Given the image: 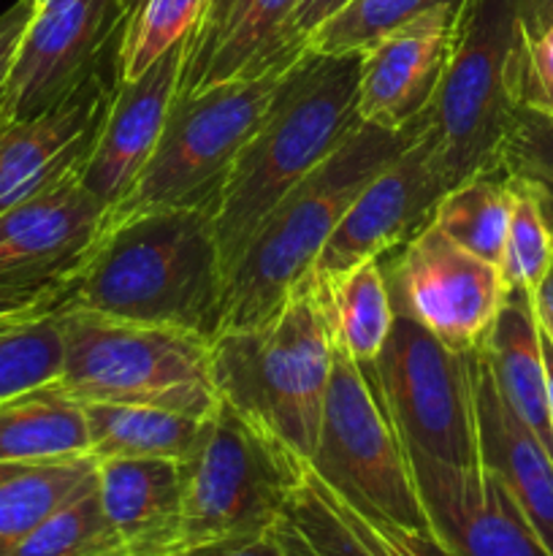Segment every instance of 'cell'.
Segmentation results:
<instances>
[{
    "instance_id": "obj_23",
    "label": "cell",
    "mask_w": 553,
    "mask_h": 556,
    "mask_svg": "<svg viewBox=\"0 0 553 556\" xmlns=\"http://www.w3.org/2000/svg\"><path fill=\"white\" fill-rule=\"evenodd\" d=\"M90 456L87 418L63 386H36L0 402V462H43Z\"/></svg>"
},
{
    "instance_id": "obj_32",
    "label": "cell",
    "mask_w": 553,
    "mask_h": 556,
    "mask_svg": "<svg viewBox=\"0 0 553 556\" xmlns=\"http://www.w3.org/2000/svg\"><path fill=\"white\" fill-rule=\"evenodd\" d=\"M464 0H352L307 41L320 54H363L369 47L415 16Z\"/></svg>"
},
{
    "instance_id": "obj_35",
    "label": "cell",
    "mask_w": 553,
    "mask_h": 556,
    "mask_svg": "<svg viewBox=\"0 0 553 556\" xmlns=\"http://www.w3.org/2000/svg\"><path fill=\"white\" fill-rule=\"evenodd\" d=\"M513 96L520 109L553 117V22L531 38L518 30L513 52Z\"/></svg>"
},
{
    "instance_id": "obj_42",
    "label": "cell",
    "mask_w": 553,
    "mask_h": 556,
    "mask_svg": "<svg viewBox=\"0 0 553 556\" xmlns=\"http://www.w3.org/2000/svg\"><path fill=\"white\" fill-rule=\"evenodd\" d=\"M531 304H535V315H537V324H540V331L553 345V266L545 275V280H542L540 286H537V291L531 293Z\"/></svg>"
},
{
    "instance_id": "obj_25",
    "label": "cell",
    "mask_w": 553,
    "mask_h": 556,
    "mask_svg": "<svg viewBox=\"0 0 553 556\" xmlns=\"http://www.w3.org/2000/svg\"><path fill=\"white\" fill-rule=\"evenodd\" d=\"M293 5L296 0H233L193 90L217 81L249 79L274 65H291L301 58L304 47H298L287 33Z\"/></svg>"
},
{
    "instance_id": "obj_9",
    "label": "cell",
    "mask_w": 553,
    "mask_h": 556,
    "mask_svg": "<svg viewBox=\"0 0 553 556\" xmlns=\"http://www.w3.org/2000/svg\"><path fill=\"white\" fill-rule=\"evenodd\" d=\"M307 467L361 514L432 532L404 440L396 432L372 367H361L336 348L318 443Z\"/></svg>"
},
{
    "instance_id": "obj_2",
    "label": "cell",
    "mask_w": 553,
    "mask_h": 556,
    "mask_svg": "<svg viewBox=\"0 0 553 556\" xmlns=\"http://www.w3.org/2000/svg\"><path fill=\"white\" fill-rule=\"evenodd\" d=\"M361 54L304 49L239 152L215 210L222 269H233L263 217L358 128Z\"/></svg>"
},
{
    "instance_id": "obj_26",
    "label": "cell",
    "mask_w": 553,
    "mask_h": 556,
    "mask_svg": "<svg viewBox=\"0 0 553 556\" xmlns=\"http://www.w3.org/2000/svg\"><path fill=\"white\" fill-rule=\"evenodd\" d=\"M85 407L90 456L103 459H177L184 462L198 443L206 418L144 405H106L92 402Z\"/></svg>"
},
{
    "instance_id": "obj_44",
    "label": "cell",
    "mask_w": 553,
    "mask_h": 556,
    "mask_svg": "<svg viewBox=\"0 0 553 556\" xmlns=\"http://www.w3.org/2000/svg\"><path fill=\"white\" fill-rule=\"evenodd\" d=\"M27 467H33V465H16V462H0V483L9 481V478H14V476H20V472L27 470Z\"/></svg>"
},
{
    "instance_id": "obj_21",
    "label": "cell",
    "mask_w": 553,
    "mask_h": 556,
    "mask_svg": "<svg viewBox=\"0 0 553 556\" xmlns=\"http://www.w3.org/2000/svg\"><path fill=\"white\" fill-rule=\"evenodd\" d=\"M98 497L128 556H171L182 543V462L103 459Z\"/></svg>"
},
{
    "instance_id": "obj_41",
    "label": "cell",
    "mask_w": 553,
    "mask_h": 556,
    "mask_svg": "<svg viewBox=\"0 0 553 556\" xmlns=\"http://www.w3.org/2000/svg\"><path fill=\"white\" fill-rule=\"evenodd\" d=\"M520 33L526 38L537 36L553 22V0H518Z\"/></svg>"
},
{
    "instance_id": "obj_10",
    "label": "cell",
    "mask_w": 553,
    "mask_h": 556,
    "mask_svg": "<svg viewBox=\"0 0 553 556\" xmlns=\"http://www.w3.org/2000/svg\"><path fill=\"white\" fill-rule=\"evenodd\" d=\"M472 353L450 351L415 320L396 315L372 372L404 448L450 465H475Z\"/></svg>"
},
{
    "instance_id": "obj_14",
    "label": "cell",
    "mask_w": 553,
    "mask_h": 556,
    "mask_svg": "<svg viewBox=\"0 0 553 556\" xmlns=\"http://www.w3.org/2000/svg\"><path fill=\"white\" fill-rule=\"evenodd\" d=\"M448 190L415 128L410 144L352 199L307 277L339 275L363 261L385 258L432 223L434 210Z\"/></svg>"
},
{
    "instance_id": "obj_12",
    "label": "cell",
    "mask_w": 553,
    "mask_h": 556,
    "mask_svg": "<svg viewBox=\"0 0 553 556\" xmlns=\"http://www.w3.org/2000/svg\"><path fill=\"white\" fill-rule=\"evenodd\" d=\"M125 16L117 0H76L36 11L11 65V119H33L63 106L103 76V60L119 52Z\"/></svg>"
},
{
    "instance_id": "obj_27",
    "label": "cell",
    "mask_w": 553,
    "mask_h": 556,
    "mask_svg": "<svg viewBox=\"0 0 553 556\" xmlns=\"http://www.w3.org/2000/svg\"><path fill=\"white\" fill-rule=\"evenodd\" d=\"M515 188L502 172L464 179L439 199L432 226L466 253L499 266L513 217Z\"/></svg>"
},
{
    "instance_id": "obj_38",
    "label": "cell",
    "mask_w": 553,
    "mask_h": 556,
    "mask_svg": "<svg viewBox=\"0 0 553 556\" xmlns=\"http://www.w3.org/2000/svg\"><path fill=\"white\" fill-rule=\"evenodd\" d=\"M233 0H206L204 16H201V25L195 30L193 41H190L188 60H184V74H182V87H179V96L193 90L198 85L201 74H204V65L209 60L211 47H215L217 36H220L222 25L228 20V11H231Z\"/></svg>"
},
{
    "instance_id": "obj_6",
    "label": "cell",
    "mask_w": 553,
    "mask_h": 556,
    "mask_svg": "<svg viewBox=\"0 0 553 556\" xmlns=\"http://www.w3.org/2000/svg\"><path fill=\"white\" fill-rule=\"evenodd\" d=\"M518 16V0H464L461 5L448 68L417 123V136L448 188L499 172V152L518 109L513 96Z\"/></svg>"
},
{
    "instance_id": "obj_13",
    "label": "cell",
    "mask_w": 553,
    "mask_h": 556,
    "mask_svg": "<svg viewBox=\"0 0 553 556\" xmlns=\"http://www.w3.org/2000/svg\"><path fill=\"white\" fill-rule=\"evenodd\" d=\"M432 535L450 556H553L510 489L480 462L450 465L407 448Z\"/></svg>"
},
{
    "instance_id": "obj_33",
    "label": "cell",
    "mask_w": 553,
    "mask_h": 556,
    "mask_svg": "<svg viewBox=\"0 0 553 556\" xmlns=\"http://www.w3.org/2000/svg\"><path fill=\"white\" fill-rule=\"evenodd\" d=\"M499 172L535 195L553 233V117L515 109L499 152Z\"/></svg>"
},
{
    "instance_id": "obj_46",
    "label": "cell",
    "mask_w": 553,
    "mask_h": 556,
    "mask_svg": "<svg viewBox=\"0 0 553 556\" xmlns=\"http://www.w3.org/2000/svg\"><path fill=\"white\" fill-rule=\"evenodd\" d=\"M76 3V0H43L36 11H54V9H63V5Z\"/></svg>"
},
{
    "instance_id": "obj_16",
    "label": "cell",
    "mask_w": 553,
    "mask_h": 556,
    "mask_svg": "<svg viewBox=\"0 0 553 556\" xmlns=\"http://www.w3.org/2000/svg\"><path fill=\"white\" fill-rule=\"evenodd\" d=\"M461 5H437L361 54V123L390 134H404L421 123L448 68Z\"/></svg>"
},
{
    "instance_id": "obj_22",
    "label": "cell",
    "mask_w": 553,
    "mask_h": 556,
    "mask_svg": "<svg viewBox=\"0 0 553 556\" xmlns=\"http://www.w3.org/2000/svg\"><path fill=\"white\" fill-rule=\"evenodd\" d=\"M480 353L486 356L493 383L504 402L553 451L545 353H542V331L537 324L531 293H507L491 331L483 340Z\"/></svg>"
},
{
    "instance_id": "obj_24",
    "label": "cell",
    "mask_w": 553,
    "mask_h": 556,
    "mask_svg": "<svg viewBox=\"0 0 553 556\" xmlns=\"http://www.w3.org/2000/svg\"><path fill=\"white\" fill-rule=\"evenodd\" d=\"M307 280L318 293L336 351L361 367H372L396 320L383 261H363L339 275Z\"/></svg>"
},
{
    "instance_id": "obj_43",
    "label": "cell",
    "mask_w": 553,
    "mask_h": 556,
    "mask_svg": "<svg viewBox=\"0 0 553 556\" xmlns=\"http://www.w3.org/2000/svg\"><path fill=\"white\" fill-rule=\"evenodd\" d=\"M542 353H545V375H548V413H551V429H553V345L548 337L542 334Z\"/></svg>"
},
{
    "instance_id": "obj_4",
    "label": "cell",
    "mask_w": 553,
    "mask_h": 556,
    "mask_svg": "<svg viewBox=\"0 0 553 556\" xmlns=\"http://www.w3.org/2000/svg\"><path fill=\"white\" fill-rule=\"evenodd\" d=\"M334 367V340L312 282L301 280L263 324L211 340L217 396L304 462L312 456Z\"/></svg>"
},
{
    "instance_id": "obj_36",
    "label": "cell",
    "mask_w": 553,
    "mask_h": 556,
    "mask_svg": "<svg viewBox=\"0 0 553 556\" xmlns=\"http://www.w3.org/2000/svg\"><path fill=\"white\" fill-rule=\"evenodd\" d=\"M171 556H307L280 527H269L253 535L226 538V541L201 543V546L182 548Z\"/></svg>"
},
{
    "instance_id": "obj_20",
    "label": "cell",
    "mask_w": 553,
    "mask_h": 556,
    "mask_svg": "<svg viewBox=\"0 0 553 556\" xmlns=\"http://www.w3.org/2000/svg\"><path fill=\"white\" fill-rule=\"evenodd\" d=\"M276 527L307 556H450L432 532L407 530L352 508L309 467Z\"/></svg>"
},
{
    "instance_id": "obj_15",
    "label": "cell",
    "mask_w": 553,
    "mask_h": 556,
    "mask_svg": "<svg viewBox=\"0 0 553 556\" xmlns=\"http://www.w3.org/2000/svg\"><path fill=\"white\" fill-rule=\"evenodd\" d=\"M106 217L79 172L11 206L0 215V282L70 286Z\"/></svg>"
},
{
    "instance_id": "obj_40",
    "label": "cell",
    "mask_w": 553,
    "mask_h": 556,
    "mask_svg": "<svg viewBox=\"0 0 553 556\" xmlns=\"http://www.w3.org/2000/svg\"><path fill=\"white\" fill-rule=\"evenodd\" d=\"M350 3L352 0H296L287 33H291V38L298 47L307 49L309 38H312L325 22L334 20L339 11H345Z\"/></svg>"
},
{
    "instance_id": "obj_45",
    "label": "cell",
    "mask_w": 553,
    "mask_h": 556,
    "mask_svg": "<svg viewBox=\"0 0 553 556\" xmlns=\"http://www.w3.org/2000/svg\"><path fill=\"white\" fill-rule=\"evenodd\" d=\"M141 3H144V0H117V5H119V11H123L125 22H128L130 16H133L136 11H139Z\"/></svg>"
},
{
    "instance_id": "obj_29",
    "label": "cell",
    "mask_w": 553,
    "mask_h": 556,
    "mask_svg": "<svg viewBox=\"0 0 553 556\" xmlns=\"http://www.w3.org/2000/svg\"><path fill=\"white\" fill-rule=\"evenodd\" d=\"M11 556H128L98 497V472L90 486L60 505Z\"/></svg>"
},
{
    "instance_id": "obj_34",
    "label": "cell",
    "mask_w": 553,
    "mask_h": 556,
    "mask_svg": "<svg viewBox=\"0 0 553 556\" xmlns=\"http://www.w3.org/2000/svg\"><path fill=\"white\" fill-rule=\"evenodd\" d=\"M510 182L515 188V204L499 271L507 291L535 293L553 266V233L535 195L515 179Z\"/></svg>"
},
{
    "instance_id": "obj_39",
    "label": "cell",
    "mask_w": 553,
    "mask_h": 556,
    "mask_svg": "<svg viewBox=\"0 0 553 556\" xmlns=\"http://www.w3.org/2000/svg\"><path fill=\"white\" fill-rule=\"evenodd\" d=\"M68 286H9L0 282V318H38L65 304Z\"/></svg>"
},
{
    "instance_id": "obj_11",
    "label": "cell",
    "mask_w": 553,
    "mask_h": 556,
    "mask_svg": "<svg viewBox=\"0 0 553 556\" xmlns=\"http://www.w3.org/2000/svg\"><path fill=\"white\" fill-rule=\"evenodd\" d=\"M380 261L394 313L455 353L483 345L510 293L499 266L466 253L432 223Z\"/></svg>"
},
{
    "instance_id": "obj_1",
    "label": "cell",
    "mask_w": 553,
    "mask_h": 556,
    "mask_svg": "<svg viewBox=\"0 0 553 556\" xmlns=\"http://www.w3.org/2000/svg\"><path fill=\"white\" fill-rule=\"evenodd\" d=\"M226 269L211 206H171L106 223L63 307L215 340Z\"/></svg>"
},
{
    "instance_id": "obj_19",
    "label": "cell",
    "mask_w": 553,
    "mask_h": 556,
    "mask_svg": "<svg viewBox=\"0 0 553 556\" xmlns=\"http://www.w3.org/2000/svg\"><path fill=\"white\" fill-rule=\"evenodd\" d=\"M477 462L493 472L553 554V451L499 394L480 348L472 353Z\"/></svg>"
},
{
    "instance_id": "obj_28",
    "label": "cell",
    "mask_w": 553,
    "mask_h": 556,
    "mask_svg": "<svg viewBox=\"0 0 553 556\" xmlns=\"http://www.w3.org/2000/svg\"><path fill=\"white\" fill-rule=\"evenodd\" d=\"M95 472L98 465L92 456H76L33 465L0 483V556L14 554V548L60 505L90 486Z\"/></svg>"
},
{
    "instance_id": "obj_47",
    "label": "cell",
    "mask_w": 553,
    "mask_h": 556,
    "mask_svg": "<svg viewBox=\"0 0 553 556\" xmlns=\"http://www.w3.org/2000/svg\"><path fill=\"white\" fill-rule=\"evenodd\" d=\"M22 320H30V318H0V329H5V326L22 324Z\"/></svg>"
},
{
    "instance_id": "obj_31",
    "label": "cell",
    "mask_w": 553,
    "mask_h": 556,
    "mask_svg": "<svg viewBox=\"0 0 553 556\" xmlns=\"http://www.w3.org/2000/svg\"><path fill=\"white\" fill-rule=\"evenodd\" d=\"M206 0H144L125 22L117 54V79H133L160 54L193 41Z\"/></svg>"
},
{
    "instance_id": "obj_5",
    "label": "cell",
    "mask_w": 553,
    "mask_h": 556,
    "mask_svg": "<svg viewBox=\"0 0 553 556\" xmlns=\"http://www.w3.org/2000/svg\"><path fill=\"white\" fill-rule=\"evenodd\" d=\"M63 372L81 405H144L206 418L217 405L211 340L168 326L60 307Z\"/></svg>"
},
{
    "instance_id": "obj_18",
    "label": "cell",
    "mask_w": 553,
    "mask_h": 556,
    "mask_svg": "<svg viewBox=\"0 0 553 556\" xmlns=\"http://www.w3.org/2000/svg\"><path fill=\"white\" fill-rule=\"evenodd\" d=\"M112 90L114 85L101 76L41 117L0 125V215L81 172Z\"/></svg>"
},
{
    "instance_id": "obj_48",
    "label": "cell",
    "mask_w": 553,
    "mask_h": 556,
    "mask_svg": "<svg viewBox=\"0 0 553 556\" xmlns=\"http://www.w3.org/2000/svg\"><path fill=\"white\" fill-rule=\"evenodd\" d=\"M43 3V0H36V9H38V5H41Z\"/></svg>"
},
{
    "instance_id": "obj_7",
    "label": "cell",
    "mask_w": 553,
    "mask_h": 556,
    "mask_svg": "<svg viewBox=\"0 0 553 556\" xmlns=\"http://www.w3.org/2000/svg\"><path fill=\"white\" fill-rule=\"evenodd\" d=\"M304 470L301 456L217 400L182 462L179 552L274 527Z\"/></svg>"
},
{
    "instance_id": "obj_8",
    "label": "cell",
    "mask_w": 553,
    "mask_h": 556,
    "mask_svg": "<svg viewBox=\"0 0 553 556\" xmlns=\"http://www.w3.org/2000/svg\"><path fill=\"white\" fill-rule=\"evenodd\" d=\"M291 65H274L249 79L217 81L177 96L155 152L133 188L108 212L106 223L171 206L217 210L239 152Z\"/></svg>"
},
{
    "instance_id": "obj_3",
    "label": "cell",
    "mask_w": 553,
    "mask_h": 556,
    "mask_svg": "<svg viewBox=\"0 0 553 556\" xmlns=\"http://www.w3.org/2000/svg\"><path fill=\"white\" fill-rule=\"evenodd\" d=\"M415 128L390 134L363 123L334 155L282 195L228 271L220 331L263 324L287 302L293 288L312 271L352 199L410 144Z\"/></svg>"
},
{
    "instance_id": "obj_30",
    "label": "cell",
    "mask_w": 553,
    "mask_h": 556,
    "mask_svg": "<svg viewBox=\"0 0 553 556\" xmlns=\"http://www.w3.org/2000/svg\"><path fill=\"white\" fill-rule=\"evenodd\" d=\"M63 372L60 309L0 329V402L20 391L54 383Z\"/></svg>"
},
{
    "instance_id": "obj_17",
    "label": "cell",
    "mask_w": 553,
    "mask_h": 556,
    "mask_svg": "<svg viewBox=\"0 0 553 556\" xmlns=\"http://www.w3.org/2000/svg\"><path fill=\"white\" fill-rule=\"evenodd\" d=\"M190 41L177 43L133 79L114 81L106 114L79 177L108 212L125 199L155 152L179 96Z\"/></svg>"
},
{
    "instance_id": "obj_37",
    "label": "cell",
    "mask_w": 553,
    "mask_h": 556,
    "mask_svg": "<svg viewBox=\"0 0 553 556\" xmlns=\"http://www.w3.org/2000/svg\"><path fill=\"white\" fill-rule=\"evenodd\" d=\"M33 16H36V0H16L14 5H9V9L0 14V125L11 123L5 85H9V74L11 65H14L16 49H20Z\"/></svg>"
}]
</instances>
